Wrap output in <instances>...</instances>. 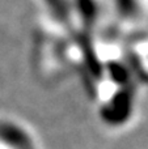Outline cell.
Masks as SVG:
<instances>
[{"mask_svg": "<svg viewBox=\"0 0 148 149\" xmlns=\"http://www.w3.org/2000/svg\"><path fill=\"white\" fill-rule=\"evenodd\" d=\"M115 1H117L118 9L125 13V16H130V13L135 12L136 5L134 4V0H115Z\"/></svg>", "mask_w": 148, "mask_h": 149, "instance_id": "1", "label": "cell"}]
</instances>
